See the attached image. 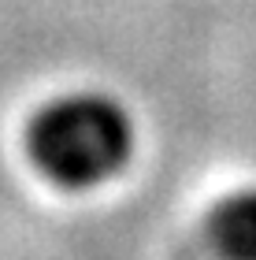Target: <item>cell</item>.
Instances as JSON below:
<instances>
[{"label":"cell","mask_w":256,"mask_h":260,"mask_svg":"<svg viewBox=\"0 0 256 260\" xmlns=\"http://www.w3.org/2000/svg\"><path fill=\"white\" fill-rule=\"evenodd\" d=\"M30 156L52 182L67 190H89L115 171L134 152L130 112L108 93H67L33 115Z\"/></svg>","instance_id":"1"},{"label":"cell","mask_w":256,"mask_h":260,"mask_svg":"<svg viewBox=\"0 0 256 260\" xmlns=\"http://www.w3.org/2000/svg\"><path fill=\"white\" fill-rule=\"evenodd\" d=\"M208 238L219 260H256V186L227 193L212 208Z\"/></svg>","instance_id":"2"}]
</instances>
